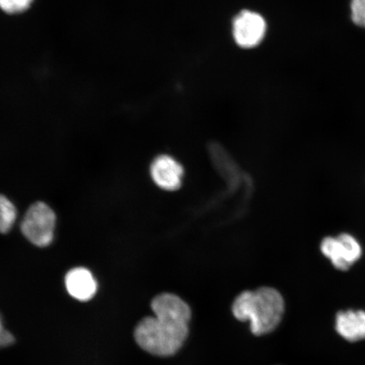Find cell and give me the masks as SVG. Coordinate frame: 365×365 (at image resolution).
Returning a JSON list of instances; mask_svg holds the SVG:
<instances>
[{"label": "cell", "instance_id": "obj_4", "mask_svg": "<svg viewBox=\"0 0 365 365\" xmlns=\"http://www.w3.org/2000/svg\"><path fill=\"white\" fill-rule=\"evenodd\" d=\"M321 250L330 259L333 266L341 271H346L359 261L362 255L361 246L353 236L342 234L336 238L327 237L322 242Z\"/></svg>", "mask_w": 365, "mask_h": 365}, {"label": "cell", "instance_id": "obj_8", "mask_svg": "<svg viewBox=\"0 0 365 365\" xmlns=\"http://www.w3.org/2000/svg\"><path fill=\"white\" fill-rule=\"evenodd\" d=\"M336 329L349 341L365 339V312L363 310L339 312L336 318Z\"/></svg>", "mask_w": 365, "mask_h": 365}, {"label": "cell", "instance_id": "obj_10", "mask_svg": "<svg viewBox=\"0 0 365 365\" xmlns=\"http://www.w3.org/2000/svg\"><path fill=\"white\" fill-rule=\"evenodd\" d=\"M34 0H0V8L7 13H19L26 10Z\"/></svg>", "mask_w": 365, "mask_h": 365}, {"label": "cell", "instance_id": "obj_3", "mask_svg": "<svg viewBox=\"0 0 365 365\" xmlns=\"http://www.w3.org/2000/svg\"><path fill=\"white\" fill-rule=\"evenodd\" d=\"M56 226L53 210L44 202H36L27 210L21 222V232L31 244L40 248L52 244Z\"/></svg>", "mask_w": 365, "mask_h": 365}, {"label": "cell", "instance_id": "obj_1", "mask_svg": "<svg viewBox=\"0 0 365 365\" xmlns=\"http://www.w3.org/2000/svg\"><path fill=\"white\" fill-rule=\"evenodd\" d=\"M153 317H145L135 328V339L141 349L157 356L178 352L187 336L190 309L180 297L162 294L153 300Z\"/></svg>", "mask_w": 365, "mask_h": 365}, {"label": "cell", "instance_id": "obj_9", "mask_svg": "<svg viewBox=\"0 0 365 365\" xmlns=\"http://www.w3.org/2000/svg\"><path fill=\"white\" fill-rule=\"evenodd\" d=\"M17 218L16 205L6 195H0V234L12 230Z\"/></svg>", "mask_w": 365, "mask_h": 365}, {"label": "cell", "instance_id": "obj_7", "mask_svg": "<svg viewBox=\"0 0 365 365\" xmlns=\"http://www.w3.org/2000/svg\"><path fill=\"white\" fill-rule=\"evenodd\" d=\"M66 287L73 298L83 302L93 299L98 289L93 273L84 267H76L67 273Z\"/></svg>", "mask_w": 365, "mask_h": 365}, {"label": "cell", "instance_id": "obj_11", "mask_svg": "<svg viewBox=\"0 0 365 365\" xmlns=\"http://www.w3.org/2000/svg\"><path fill=\"white\" fill-rule=\"evenodd\" d=\"M351 11L354 24L365 29V0H352Z\"/></svg>", "mask_w": 365, "mask_h": 365}, {"label": "cell", "instance_id": "obj_6", "mask_svg": "<svg viewBox=\"0 0 365 365\" xmlns=\"http://www.w3.org/2000/svg\"><path fill=\"white\" fill-rule=\"evenodd\" d=\"M150 175L158 188L172 192L182 186L185 170L175 158L162 154L155 158L150 163Z\"/></svg>", "mask_w": 365, "mask_h": 365}, {"label": "cell", "instance_id": "obj_2", "mask_svg": "<svg viewBox=\"0 0 365 365\" xmlns=\"http://www.w3.org/2000/svg\"><path fill=\"white\" fill-rule=\"evenodd\" d=\"M284 312V300L279 292L272 287L244 292L232 304L235 318L242 322L250 321L251 331L257 336L275 329Z\"/></svg>", "mask_w": 365, "mask_h": 365}, {"label": "cell", "instance_id": "obj_5", "mask_svg": "<svg viewBox=\"0 0 365 365\" xmlns=\"http://www.w3.org/2000/svg\"><path fill=\"white\" fill-rule=\"evenodd\" d=\"M267 22L259 14L243 11L232 21V36L243 48H252L261 43L267 33Z\"/></svg>", "mask_w": 365, "mask_h": 365}, {"label": "cell", "instance_id": "obj_12", "mask_svg": "<svg viewBox=\"0 0 365 365\" xmlns=\"http://www.w3.org/2000/svg\"><path fill=\"white\" fill-rule=\"evenodd\" d=\"M11 333L4 329L1 319H0V348H4L11 344Z\"/></svg>", "mask_w": 365, "mask_h": 365}]
</instances>
